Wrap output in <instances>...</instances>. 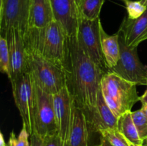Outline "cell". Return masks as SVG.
Listing matches in <instances>:
<instances>
[{
	"instance_id": "6da1fadb",
	"label": "cell",
	"mask_w": 147,
	"mask_h": 146,
	"mask_svg": "<svg viewBox=\"0 0 147 146\" xmlns=\"http://www.w3.org/2000/svg\"><path fill=\"white\" fill-rule=\"evenodd\" d=\"M65 70L67 87L73 100L89 121L96 113L98 93L105 72L88 55L76 35L68 38V55Z\"/></svg>"
},
{
	"instance_id": "7a4b0ae2",
	"label": "cell",
	"mask_w": 147,
	"mask_h": 146,
	"mask_svg": "<svg viewBox=\"0 0 147 146\" xmlns=\"http://www.w3.org/2000/svg\"><path fill=\"white\" fill-rule=\"evenodd\" d=\"M25 47L65 70L68 55V37L55 20L40 29L30 28L24 35Z\"/></svg>"
},
{
	"instance_id": "3957f363",
	"label": "cell",
	"mask_w": 147,
	"mask_h": 146,
	"mask_svg": "<svg viewBox=\"0 0 147 146\" xmlns=\"http://www.w3.org/2000/svg\"><path fill=\"white\" fill-rule=\"evenodd\" d=\"M136 84L112 72L102 77L100 90L106 103L119 118L121 115L131 111L133 106L140 101Z\"/></svg>"
},
{
	"instance_id": "277c9868",
	"label": "cell",
	"mask_w": 147,
	"mask_h": 146,
	"mask_svg": "<svg viewBox=\"0 0 147 146\" xmlns=\"http://www.w3.org/2000/svg\"><path fill=\"white\" fill-rule=\"evenodd\" d=\"M26 59L28 72L43 90L54 94L67 86L65 70L61 67L27 48Z\"/></svg>"
},
{
	"instance_id": "5b68a950",
	"label": "cell",
	"mask_w": 147,
	"mask_h": 146,
	"mask_svg": "<svg viewBox=\"0 0 147 146\" xmlns=\"http://www.w3.org/2000/svg\"><path fill=\"white\" fill-rule=\"evenodd\" d=\"M33 133L43 139L57 133L55 115L53 94L47 92L34 81Z\"/></svg>"
},
{
	"instance_id": "8992f818",
	"label": "cell",
	"mask_w": 147,
	"mask_h": 146,
	"mask_svg": "<svg viewBox=\"0 0 147 146\" xmlns=\"http://www.w3.org/2000/svg\"><path fill=\"white\" fill-rule=\"evenodd\" d=\"M119 32L120 59L113 68L109 70L136 85H147V67L139 60L138 47H129L123 34Z\"/></svg>"
},
{
	"instance_id": "52a82bcc",
	"label": "cell",
	"mask_w": 147,
	"mask_h": 146,
	"mask_svg": "<svg viewBox=\"0 0 147 146\" xmlns=\"http://www.w3.org/2000/svg\"><path fill=\"white\" fill-rule=\"evenodd\" d=\"M13 97L20 112L23 125L27 127L30 135L33 133L34 111V84L29 72L24 73L11 81Z\"/></svg>"
},
{
	"instance_id": "ba28073f",
	"label": "cell",
	"mask_w": 147,
	"mask_h": 146,
	"mask_svg": "<svg viewBox=\"0 0 147 146\" xmlns=\"http://www.w3.org/2000/svg\"><path fill=\"white\" fill-rule=\"evenodd\" d=\"M100 18L88 20L78 17L77 37L90 58L104 72H109L101 50L100 37Z\"/></svg>"
},
{
	"instance_id": "9c48e42d",
	"label": "cell",
	"mask_w": 147,
	"mask_h": 146,
	"mask_svg": "<svg viewBox=\"0 0 147 146\" xmlns=\"http://www.w3.org/2000/svg\"><path fill=\"white\" fill-rule=\"evenodd\" d=\"M31 0H1L0 33L10 29L20 31L23 36L28 29Z\"/></svg>"
},
{
	"instance_id": "30bf717a",
	"label": "cell",
	"mask_w": 147,
	"mask_h": 146,
	"mask_svg": "<svg viewBox=\"0 0 147 146\" xmlns=\"http://www.w3.org/2000/svg\"><path fill=\"white\" fill-rule=\"evenodd\" d=\"M0 35L7 40L11 67L10 82L24 73L28 72L26 59V48L23 34L15 29L7 30Z\"/></svg>"
},
{
	"instance_id": "8fae6325",
	"label": "cell",
	"mask_w": 147,
	"mask_h": 146,
	"mask_svg": "<svg viewBox=\"0 0 147 146\" xmlns=\"http://www.w3.org/2000/svg\"><path fill=\"white\" fill-rule=\"evenodd\" d=\"M73 98L67 86L53 94L55 115L57 134L64 142H67L72 120Z\"/></svg>"
},
{
	"instance_id": "7c38bea8",
	"label": "cell",
	"mask_w": 147,
	"mask_h": 146,
	"mask_svg": "<svg viewBox=\"0 0 147 146\" xmlns=\"http://www.w3.org/2000/svg\"><path fill=\"white\" fill-rule=\"evenodd\" d=\"M55 20L68 38L77 35L78 11L77 0H50Z\"/></svg>"
},
{
	"instance_id": "4fadbf2b",
	"label": "cell",
	"mask_w": 147,
	"mask_h": 146,
	"mask_svg": "<svg viewBox=\"0 0 147 146\" xmlns=\"http://www.w3.org/2000/svg\"><path fill=\"white\" fill-rule=\"evenodd\" d=\"M119 118L111 111L106 103L101 90L98 93L96 110L88 123L90 132L98 133L109 129H118Z\"/></svg>"
},
{
	"instance_id": "5bb4252c",
	"label": "cell",
	"mask_w": 147,
	"mask_h": 146,
	"mask_svg": "<svg viewBox=\"0 0 147 146\" xmlns=\"http://www.w3.org/2000/svg\"><path fill=\"white\" fill-rule=\"evenodd\" d=\"M89 136L90 130L86 115L73 100L71 125L67 145L89 146Z\"/></svg>"
},
{
	"instance_id": "9a60e30c",
	"label": "cell",
	"mask_w": 147,
	"mask_h": 146,
	"mask_svg": "<svg viewBox=\"0 0 147 146\" xmlns=\"http://www.w3.org/2000/svg\"><path fill=\"white\" fill-rule=\"evenodd\" d=\"M129 47H138L147 40V9L144 13L136 19L125 17L119 28Z\"/></svg>"
},
{
	"instance_id": "2e32d148",
	"label": "cell",
	"mask_w": 147,
	"mask_h": 146,
	"mask_svg": "<svg viewBox=\"0 0 147 146\" xmlns=\"http://www.w3.org/2000/svg\"><path fill=\"white\" fill-rule=\"evenodd\" d=\"M54 20L50 0H31L28 29L42 28Z\"/></svg>"
},
{
	"instance_id": "e0dca14e",
	"label": "cell",
	"mask_w": 147,
	"mask_h": 146,
	"mask_svg": "<svg viewBox=\"0 0 147 146\" xmlns=\"http://www.w3.org/2000/svg\"><path fill=\"white\" fill-rule=\"evenodd\" d=\"M100 37L101 50L109 71L117 64L120 59L119 32L109 35L105 31L102 23L100 24Z\"/></svg>"
},
{
	"instance_id": "ac0fdd59",
	"label": "cell",
	"mask_w": 147,
	"mask_h": 146,
	"mask_svg": "<svg viewBox=\"0 0 147 146\" xmlns=\"http://www.w3.org/2000/svg\"><path fill=\"white\" fill-rule=\"evenodd\" d=\"M131 112L129 111L121 115L118 120V130L120 131L129 142L135 144H144L141 139L132 118Z\"/></svg>"
},
{
	"instance_id": "d6986e66",
	"label": "cell",
	"mask_w": 147,
	"mask_h": 146,
	"mask_svg": "<svg viewBox=\"0 0 147 146\" xmlns=\"http://www.w3.org/2000/svg\"><path fill=\"white\" fill-rule=\"evenodd\" d=\"M105 0H77L78 17L88 20L99 18Z\"/></svg>"
},
{
	"instance_id": "ffe728a7",
	"label": "cell",
	"mask_w": 147,
	"mask_h": 146,
	"mask_svg": "<svg viewBox=\"0 0 147 146\" xmlns=\"http://www.w3.org/2000/svg\"><path fill=\"white\" fill-rule=\"evenodd\" d=\"M0 70L10 79L11 67L8 44L7 40L1 35H0Z\"/></svg>"
},
{
	"instance_id": "44dd1931",
	"label": "cell",
	"mask_w": 147,
	"mask_h": 146,
	"mask_svg": "<svg viewBox=\"0 0 147 146\" xmlns=\"http://www.w3.org/2000/svg\"><path fill=\"white\" fill-rule=\"evenodd\" d=\"M101 137H104L112 146H130L129 140L119 131L118 129H109L100 133Z\"/></svg>"
},
{
	"instance_id": "7402d4cb",
	"label": "cell",
	"mask_w": 147,
	"mask_h": 146,
	"mask_svg": "<svg viewBox=\"0 0 147 146\" xmlns=\"http://www.w3.org/2000/svg\"><path fill=\"white\" fill-rule=\"evenodd\" d=\"M132 118L136 127L139 137L144 141L147 137V117L142 110L131 112Z\"/></svg>"
},
{
	"instance_id": "603a6c76",
	"label": "cell",
	"mask_w": 147,
	"mask_h": 146,
	"mask_svg": "<svg viewBox=\"0 0 147 146\" xmlns=\"http://www.w3.org/2000/svg\"><path fill=\"white\" fill-rule=\"evenodd\" d=\"M125 4L128 12V17L131 19H136L140 17L146 11L147 9L146 6L144 4L141 0H127Z\"/></svg>"
},
{
	"instance_id": "cb8c5ba5",
	"label": "cell",
	"mask_w": 147,
	"mask_h": 146,
	"mask_svg": "<svg viewBox=\"0 0 147 146\" xmlns=\"http://www.w3.org/2000/svg\"><path fill=\"white\" fill-rule=\"evenodd\" d=\"M30 136V134L27 127L22 125V129L17 137L14 132L10 133L7 145L8 146H30V141H29Z\"/></svg>"
},
{
	"instance_id": "d4e9b609",
	"label": "cell",
	"mask_w": 147,
	"mask_h": 146,
	"mask_svg": "<svg viewBox=\"0 0 147 146\" xmlns=\"http://www.w3.org/2000/svg\"><path fill=\"white\" fill-rule=\"evenodd\" d=\"M45 146H68L67 142H64L57 133L48 135L44 139Z\"/></svg>"
},
{
	"instance_id": "484cf974",
	"label": "cell",
	"mask_w": 147,
	"mask_h": 146,
	"mask_svg": "<svg viewBox=\"0 0 147 146\" xmlns=\"http://www.w3.org/2000/svg\"><path fill=\"white\" fill-rule=\"evenodd\" d=\"M30 146H45V140L37 133H32L30 135Z\"/></svg>"
},
{
	"instance_id": "4316f807",
	"label": "cell",
	"mask_w": 147,
	"mask_h": 146,
	"mask_svg": "<svg viewBox=\"0 0 147 146\" xmlns=\"http://www.w3.org/2000/svg\"><path fill=\"white\" fill-rule=\"evenodd\" d=\"M97 146H112V145L107 141V140H106V139L104 138V137L100 136V143H99V144Z\"/></svg>"
},
{
	"instance_id": "83f0119b",
	"label": "cell",
	"mask_w": 147,
	"mask_h": 146,
	"mask_svg": "<svg viewBox=\"0 0 147 146\" xmlns=\"http://www.w3.org/2000/svg\"><path fill=\"white\" fill-rule=\"evenodd\" d=\"M140 101L142 102V104H147V89L145 92L142 94V96L140 97Z\"/></svg>"
},
{
	"instance_id": "f1b7e54d",
	"label": "cell",
	"mask_w": 147,
	"mask_h": 146,
	"mask_svg": "<svg viewBox=\"0 0 147 146\" xmlns=\"http://www.w3.org/2000/svg\"><path fill=\"white\" fill-rule=\"evenodd\" d=\"M0 146H8V145L6 144L5 140H4V135L2 133H0Z\"/></svg>"
},
{
	"instance_id": "f546056e",
	"label": "cell",
	"mask_w": 147,
	"mask_h": 146,
	"mask_svg": "<svg viewBox=\"0 0 147 146\" xmlns=\"http://www.w3.org/2000/svg\"><path fill=\"white\" fill-rule=\"evenodd\" d=\"M142 111L144 113V114L146 115L147 117V104H142Z\"/></svg>"
},
{
	"instance_id": "4dcf8cb0",
	"label": "cell",
	"mask_w": 147,
	"mask_h": 146,
	"mask_svg": "<svg viewBox=\"0 0 147 146\" xmlns=\"http://www.w3.org/2000/svg\"><path fill=\"white\" fill-rule=\"evenodd\" d=\"M129 145L130 146H144L143 145H140V144H135V143H131V142H129Z\"/></svg>"
},
{
	"instance_id": "1f68e13d",
	"label": "cell",
	"mask_w": 147,
	"mask_h": 146,
	"mask_svg": "<svg viewBox=\"0 0 147 146\" xmlns=\"http://www.w3.org/2000/svg\"><path fill=\"white\" fill-rule=\"evenodd\" d=\"M144 146H147V137L146 139L144 140V144H143Z\"/></svg>"
},
{
	"instance_id": "d6a6232c",
	"label": "cell",
	"mask_w": 147,
	"mask_h": 146,
	"mask_svg": "<svg viewBox=\"0 0 147 146\" xmlns=\"http://www.w3.org/2000/svg\"><path fill=\"white\" fill-rule=\"evenodd\" d=\"M141 1H142V3H143L144 4H145L147 7V0H141Z\"/></svg>"
},
{
	"instance_id": "836d02e7",
	"label": "cell",
	"mask_w": 147,
	"mask_h": 146,
	"mask_svg": "<svg viewBox=\"0 0 147 146\" xmlns=\"http://www.w3.org/2000/svg\"><path fill=\"white\" fill-rule=\"evenodd\" d=\"M122 1H124V2H126V1H127V0H122Z\"/></svg>"
}]
</instances>
